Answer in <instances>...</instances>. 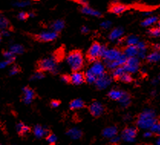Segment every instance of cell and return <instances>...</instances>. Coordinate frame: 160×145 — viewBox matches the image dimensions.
Masks as SVG:
<instances>
[{
  "label": "cell",
  "instance_id": "19",
  "mask_svg": "<svg viewBox=\"0 0 160 145\" xmlns=\"http://www.w3.org/2000/svg\"><path fill=\"white\" fill-rule=\"evenodd\" d=\"M13 27L11 25L10 22L4 15H0V30H7V31H12Z\"/></svg>",
  "mask_w": 160,
  "mask_h": 145
},
{
  "label": "cell",
  "instance_id": "55",
  "mask_svg": "<svg viewBox=\"0 0 160 145\" xmlns=\"http://www.w3.org/2000/svg\"><path fill=\"white\" fill-rule=\"evenodd\" d=\"M150 14H151V13H147V12H146V13H143V16H147V15H150Z\"/></svg>",
  "mask_w": 160,
  "mask_h": 145
},
{
  "label": "cell",
  "instance_id": "47",
  "mask_svg": "<svg viewBox=\"0 0 160 145\" xmlns=\"http://www.w3.org/2000/svg\"><path fill=\"white\" fill-rule=\"evenodd\" d=\"M110 139H111L112 143H118L120 141V137H118L117 135H116V136H114Z\"/></svg>",
  "mask_w": 160,
  "mask_h": 145
},
{
  "label": "cell",
  "instance_id": "53",
  "mask_svg": "<svg viewBox=\"0 0 160 145\" xmlns=\"http://www.w3.org/2000/svg\"><path fill=\"white\" fill-rule=\"evenodd\" d=\"M28 18L29 17H34L35 16V14L34 13H28Z\"/></svg>",
  "mask_w": 160,
  "mask_h": 145
},
{
  "label": "cell",
  "instance_id": "12",
  "mask_svg": "<svg viewBox=\"0 0 160 145\" xmlns=\"http://www.w3.org/2000/svg\"><path fill=\"white\" fill-rule=\"evenodd\" d=\"M90 70L97 77H99V76L102 75L103 74H104V72H105V66H104V65L101 61H95L93 63L92 66L90 68Z\"/></svg>",
  "mask_w": 160,
  "mask_h": 145
},
{
  "label": "cell",
  "instance_id": "20",
  "mask_svg": "<svg viewBox=\"0 0 160 145\" xmlns=\"http://www.w3.org/2000/svg\"><path fill=\"white\" fill-rule=\"evenodd\" d=\"M138 53V49L136 45H127L124 49L123 54L126 56V58H131V57H136Z\"/></svg>",
  "mask_w": 160,
  "mask_h": 145
},
{
  "label": "cell",
  "instance_id": "57",
  "mask_svg": "<svg viewBox=\"0 0 160 145\" xmlns=\"http://www.w3.org/2000/svg\"><path fill=\"white\" fill-rule=\"evenodd\" d=\"M158 28H159V29H160V21L158 22Z\"/></svg>",
  "mask_w": 160,
  "mask_h": 145
},
{
  "label": "cell",
  "instance_id": "18",
  "mask_svg": "<svg viewBox=\"0 0 160 145\" xmlns=\"http://www.w3.org/2000/svg\"><path fill=\"white\" fill-rule=\"evenodd\" d=\"M65 26V22L62 19H57L56 21H55L54 22H52V24L51 25V29L54 31V32H60L61 30L64 29V28Z\"/></svg>",
  "mask_w": 160,
  "mask_h": 145
},
{
  "label": "cell",
  "instance_id": "3",
  "mask_svg": "<svg viewBox=\"0 0 160 145\" xmlns=\"http://www.w3.org/2000/svg\"><path fill=\"white\" fill-rule=\"evenodd\" d=\"M37 71L50 72L53 74L57 73V61L52 56L50 58L41 59L37 62Z\"/></svg>",
  "mask_w": 160,
  "mask_h": 145
},
{
  "label": "cell",
  "instance_id": "13",
  "mask_svg": "<svg viewBox=\"0 0 160 145\" xmlns=\"http://www.w3.org/2000/svg\"><path fill=\"white\" fill-rule=\"evenodd\" d=\"M23 96H22V101L25 104H30L32 101L35 97V93L33 89L29 88L28 86L25 87L23 89Z\"/></svg>",
  "mask_w": 160,
  "mask_h": 145
},
{
  "label": "cell",
  "instance_id": "42",
  "mask_svg": "<svg viewBox=\"0 0 160 145\" xmlns=\"http://www.w3.org/2000/svg\"><path fill=\"white\" fill-rule=\"evenodd\" d=\"M138 51H146V45L144 42H139L136 45Z\"/></svg>",
  "mask_w": 160,
  "mask_h": 145
},
{
  "label": "cell",
  "instance_id": "36",
  "mask_svg": "<svg viewBox=\"0 0 160 145\" xmlns=\"http://www.w3.org/2000/svg\"><path fill=\"white\" fill-rule=\"evenodd\" d=\"M46 140L50 145H55L57 141V137L52 133H49L48 135H47Z\"/></svg>",
  "mask_w": 160,
  "mask_h": 145
},
{
  "label": "cell",
  "instance_id": "50",
  "mask_svg": "<svg viewBox=\"0 0 160 145\" xmlns=\"http://www.w3.org/2000/svg\"><path fill=\"white\" fill-rule=\"evenodd\" d=\"M152 135H153V134H152V133L151 131L150 130V131H146V132L144 133L143 136H144L145 137H150L152 136Z\"/></svg>",
  "mask_w": 160,
  "mask_h": 145
},
{
  "label": "cell",
  "instance_id": "29",
  "mask_svg": "<svg viewBox=\"0 0 160 145\" xmlns=\"http://www.w3.org/2000/svg\"><path fill=\"white\" fill-rule=\"evenodd\" d=\"M119 101H120L123 107H128L130 104V96L128 93H126L124 91V94H123V97L120 98V100Z\"/></svg>",
  "mask_w": 160,
  "mask_h": 145
},
{
  "label": "cell",
  "instance_id": "7",
  "mask_svg": "<svg viewBox=\"0 0 160 145\" xmlns=\"http://www.w3.org/2000/svg\"><path fill=\"white\" fill-rule=\"evenodd\" d=\"M95 85L99 90L107 89L112 83V78L107 74H103L102 75L97 77L95 81Z\"/></svg>",
  "mask_w": 160,
  "mask_h": 145
},
{
  "label": "cell",
  "instance_id": "59",
  "mask_svg": "<svg viewBox=\"0 0 160 145\" xmlns=\"http://www.w3.org/2000/svg\"><path fill=\"white\" fill-rule=\"evenodd\" d=\"M159 128H160V123H159Z\"/></svg>",
  "mask_w": 160,
  "mask_h": 145
},
{
  "label": "cell",
  "instance_id": "41",
  "mask_svg": "<svg viewBox=\"0 0 160 145\" xmlns=\"http://www.w3.org/2000/svg\"><path fill=\"white\" fill-rule=\"evenodd\" d=\"M44 77V72H41V71H37L36 73H35L33 76H32V79H42Z\"/></svg>",
  "mask_w": 160,
  "mask_h": 145
},
{
  "label": "cell",
  "instance_id": "56",
  "mask_svg": "<svg viewBox=\"0 0 160 145\" xmlns=\"http://www.w3.org/2000/svg\"><path fill=\"white\" fill-rule=\"evenodd\" d=\"M127 119H130V115H126V118H125V120H127Z\"/></svg>",
  "mask_w": 160,
  "mask_h": 145
},
{
  "label": "cell",
  "instance_id": "23",
  "mask_svg": "<svg viewBox=\"0 0 160 145\" xmlns=\"http://www.w3.org/2000/svg\"><path fill=\"white\" fill-rule=\"evenodd\" d=\"M16 128L18 134H19L20 137H24L25 135H27L28 133H29L31 131V129H30L29 127L25 125L22 122H20V123L17 124Z\"/></svg>",
  "mask_w": 160,
  "mask_h": 145
},
{
  "label": "cell",
  "instance_id": "44",
  "mask_svg": "<svg viewBox=\"0 0 160 145\" xmlns=\"http://www.w3.org/2000/svg\"><path fill=\"white\" fill-rule=\"evenodd\" d=\"M112 25V22L110 21H104V22H102L100 24V26L103 29H109L110 26H111Z\"/></svg>",
  "mask_w": 160,
  "mask_h": 145
},
{
  "label": "cell",
  "instance_id": "25",
  "mask_svg": "<svg viewBox=\"0 0 160 145\" xmlns=\"http://www.w3.org/2000/svg\"><path fill=\"white\" fill-rule=\"evenodd\" d=\"M70 108L71 110H76V109H80L85 106V103L84 102L83 100L81 99H74L73 101H71L70 103Z\"/></svg>",
  "mask_w": 160,
  "mask_h": 145
},
{
  "label": "cell",
  "instance_id": "5",
  "mask_svg": "<svg viewBox=\"0 0 160 145\" xmlns=\"http://www.w3.org/2000/svg\"><path fill=\"white\" fill-rule=\"evenodd\" d=\"M57 37H58V33L56 32H54V31L42 32V33L35 35L33 36V38L35 40L42 42H51V41H54L55 39H56Z\"/></svg>",
  "mask_w": 160,
  "mask_h": 145
},
{
  "label": "cell",
  "instance_id": "24",
  "mask_svg": "<svg viewBox=\"0 0 160 145\" xmlns=\"http://www.w3.org/2000/svg\"><path fill=\"white\" fill-rule=\"evenodd\" d=\"M124 94V91L118 90V89H113L108 93V96L110 99L114 101H120V98H122Z\"/></svg>",
  "mask_w": 160,
  "mask_h": 145
},
{
  "label": "cell",
  "instance_id": "26",
  "mask_svg": "<svg viewBox=\"0 0 160 145\" xmlns=\"http://www.w3.org/2000/svg\"><path fill=\"white\" fill-rule=\"evenodd\" d=\"M157 22H158V17L150 16L147 17V18H145V19L141 22V25H143V27H147V26H150V25L156 23Z\"/></svg>",
  "mask_w": 160,
  "mask_h": 145
},
{
  "label": "cell",
  "instance_id": "34",
  "mask_svg": "<svg viewBox=\"0 0 160 145\" xmlns=\"http://www.w3.org/2000/svg\"><path fill=\"white\" fill-rule=\"evenodd\" d=\"M125 70L123 68V66H120V67H118L115 69H114V72H113V77L114 78H116V79H119L121 75H123V74L125 73Z\"/></svg>",
  "mask_w": 160,
  "mask_h": 145
},
{
  "label": "cell",
  "instance_id": "28",
  "mask_svg": "<svg viewBox=\"0 0 160 145\" xmlns=\"http://www.w3.org/2000/svg\"><path fill=\"white\" fill-rule=\"evenodd\" d=\"M149 62H157L160 61V51H155L147 56Z\"/></svg>",
  "mask_w": 160,
  "mask_h": 145
},
{
  "label": "cell",
  "instance_id": "45",
  "mask_svg": "<svg viewBox=\"0 0 160 145\" xmlns=\"http://www.w3.org/2000/svg\"><path fill=\"white\" fill-rule=\"evenodd\" d=\"M61 81L65 83H71V78H70L69 75H63L61 76Z\"/></svg>",
  "mask_w": 160,
  "mask_h": 145
},
{
  "label": "cell",
  "instance_id": "9",
  "mask_svg": "<svg viewBox=\"0 0 160 145\" xmlns=\"http://www.w3.org/2000/svg\"><path fill=\"white\" fill-rule=\"evenodd\" d=\"M137 135V130L135 128H126L123 130L121 138L126 142H133Z\"/></svg>",
  "mask_w": 160,
  "mask_h": 145
},
{
  "label": "cell",
  "instance_id": "37",
  "mask_svg": "<svg viewBox=\"0 0 160 145\" xmlns=\"http://www.w3.org/2000/svg\"><path fill=\"white\" fill-rule=\"evenodd\" d=\"M150 36H154V37H159L160 36V29L159 28H152L148 31Z\"/></svg>",
  "mask_w": 160,
  "mask_h": 145
},
{
  "label": "cell",
  "instance_id": "2",
  "mask_svg": "<svg viewBox=\"0 0 160 145\" xmlns=\"http://www.w3.org/2000/svg\"><path fill=\"white\" fill-rule=\"evenodd\" d=\"M67 62L73 72H78L84 65V58L79 50L71 51L67 57Z\"/></svg>",
  "mask_w": 160,
  "mask_h": 145
},
{
  "label": "cell",
  "instance_id": "43",
  "mask_svg": "<svg viewBox=\"0 0 160 145\" xmlns=\"http://www.w3.org/2000/svg\"><path fill=\"white\" fill-rule=\"evenodd\" d=\"M28 18V15L27 13H25V12H21L18 15V19L19 20H21V21H25Z\"/></svg>",
  "mask_w": 160,
  "mask_h": 145
},
{
  "label": "cell",
  "instance_id": "8",
  "mask_svg": "<svg viewBox=\"0 0 160 145\" xmlns=\"http://www.w3.org/2000/svg\"><path fill=\"white\" fill-rule=\"evenodd\" d=\"M122 55V52L117 48H107L103 53L101 58H103L106 61H113Z\"/></svg>",
  "mask_w": 160,
  "mask_h": 145
},
{
  "label": "cell",
  "instance_id": "49",
  "mask_svg": "<svg viewBox=\"0 0 160 145\" xmlns=\"http://www.w3.org/2000/svg\"><path fill=\"white\" fill-rule=\"evenodd\" d=\"M78 2H79L80 5H82V6H88L87 0H78Z\"/></svg>",
  "mask_w": 160,
  "mask_h": 145
},
{
  "label": "cell",
  "instance_id": "4",
  "mask_svg": "<svg viewBox=\"0 0 160 145\" xmlns=\"http://www.w3.org/2000/svg\"><path fill=\"white\" fill-rule=\"evenodd\" d=\"M139 59L137 57H131L128 58L126 62L123 66L126 73H136L139 68Z\"/></svg>",
  "mask_w": 160,
  "mask_h": 145
},
{
  "label": "cell",
  "instance_id": "10",
  "mask_svg": "<svg viewBox=\"0 0 160 145\" xmlns=\"http://www.w3.org/2000/svg\"><path fill=\"white\" fill-rule=\"evenodd\" d=\"M127 58L124 54H122L116 60L113 61H106V65L107 67L109 69H115L116 68L120 67V66H123L125 63L126 62Z\"/></svg>",
  "mask_w": 160,
  "mask_h": 145
},
{
  "label": "cell",
  "instance_id": "38",
  "mask_svg": "<svg viewBox=\"0 0 160 145\" xmlns=\"http://www.w3.org/2000/svg\"><path fill=\"white\" fill-rule=\"evenodd\" d=\"M31 4L30 1H18L13 3V6L16 7H25Z\"/></svg>",
  "mask_w": 160,
  "mask_h": 145
},
{
  "label": "cell",
  "instance_id": "40",
  "mask_svg": "<svg viewBox=\"0 0 160 145\" xmlns=\"http://www.w3.org/2000/svg\"><path fill=\"white\" fill-rule=\"evenodd\" d=\"M2 54L7 59H12V60H15V54H13L11 51H3Z\"/></svg>",
  "mask_w": 160,
  "mask_h": 145
},
{
  "label": "cell",
  "instance_id": "16",
  "mask_svg": "<svg viewBox=\"0 0 160 145\" xmlns=\"http://www.w3.org/2000/svg\"><path fill=\"white\" fill-rule=\"evenodd\" d=\"M124 30L121 27H117L112 30L109 35V39L110 41H118L122 38Z\"/></svg>",
  "mask_w": 160,
  "mask_h": 145
},
{
  "label": "cell",
  "instance_id": "60",
  "mask_svg": "<svg viewBox=\"0 0 160 145\" xmlns=\"http://www.w3.org/2000/svg\"><path fill=\"white\" fill-rule=\"evenodd\" d=\"M159 79H160V75H159Z\"/></svg>",
  "mask_w": 160,
  "mask_h": 145
},
{
  "label": "cell",
  "instance_id": "27",
  "mask_svg": "<svg viewBox=\"0 0 160 145\" xmlns=\"http://www.w3.org/2000/svg\"><path fill=\"white\" fill-rule=\"evenodd\" d=\"M67 134L68 136H70V137L73 139H79L81 137V136H82V132H81V130L77 128L70 129V130L67 131Z\"/></svg>",
  "mask_w": 160,
  "mask_h": 145
},
{
  "label": "cell",
  "instance_id": "33",
  "mask_svg": "<svg viewBox=\"0 0 160 145\" xmlns=\"http://www.w3.org/2000/svg\"><path fill=\"white\" fill-rule=\"evenodd\" d=\"M64 55V49L63 48H60L58 50H57L54 53V55H52V57L55 59V60L57 61V63L58 61H60L61 60H62L63 59Z\"/></svg>",
  "mask_w": 160,
  "mask_h": 145
},
{
  "label": "cell",
  "instance_id": "52",
  "mask_svg": "<svg viewBox=\"0 0 160 145\" xmlns=\"http://www.w3.org/2000/svg\"><path fill=\"white\" fill-rule=\"evenodd\" d=\"M158 82H159L158 79H156V78H154L153 80L152 81V84H157V83H158Z\"/></svg>",
  "mask_w": 160,
  "mask_h": 145
},
{
  "label": "cell",
  "instance_id": "14",
  "mask_svg": "<svg viewBox=\"0 0 160 145\" xmlns=\"http://www.w3.org/2000/svg\"><path fill=\"white\" fill-rule=\"evenodd\" d=\"M71 78V83L75 85L83 84L85 82V75L83 72H73V74L70 76Z\"/></svg>",
  "mask_w": 160,
  "mask_h": 145
},
{
  "label": "cell",
  "instance_id": "32",
  "mask_svg": "<svg viewBox=\"0 0 160 145\" xmlns=\"http://www.w3.org/2000/svg\"><path fill=\"white\" fill-rule=\"evenodd\" d=\"M10 51L13 54H17V55H20L22 54L25 52V48L23 47L20 45H15L11 47Z\"/></svg>",
  "mask_w": 160,
  "mask_h": 145
},
{
  "label": "cell",
  "instance_id": "15",
  "mask_svg": "<svg viewBox=\"0 0 160 145\" xmlns=\"http://www.w3.org/2000/svg\"><path fill=\"white\" fill-rule=\"evenodd\" d=\"M129 8V7L126 5L121 4V3H115V4H113L109 8V12L112 13H114L115 15H120L122 14L123 13H124L125 11L127 10Z\"/></svg>",
  "mask_w": 160,
  "mask_h": 145
},
{
  "label": "cell",
  "instance_id": "21",
  "mask_svg": "<svg viewBox=\"0 0 160 145\" xmlns=\"http://www.w3.org/2000/svg\"><path fill=\"white\" fill-rule=\"evenodd\" d=\"M117 128L114 126L107 128L103 130V135L107 138H112L114 136H116L117 135Z\"/></svg>",
  "mask_w": 160,
  "mask_h": 145
},
{
  "label": "cell",
  "instance_id": "31",
  "mask_svg": "<svg viewBox=\"0 0 160 145\" xmlns=\"http://www.w3.org/2000/svg\"><path fill=\"white\" fill-rule=\"evenodd\" d=\"M139 42V38L136 36H134V35H131V36H128L126 40V43L127 45H136L137 43Z\"/></svg>",
  "mask_w": 160,
  "mask_h": 145
},
{
  "label": "cell",
  "instance_id": "51",
  "mask_svg": "<svg viewBox=\"0 0 160 145\" xmlns=\"http://www.w3.org/2000/svg\"><path fill=\"white\" fill-rule=\"evenodd\" d=\"M154 48H156V51H159L160 49V45L159 44H156L154 45Z\"/></svg>",
  "mask_w": 160,
  "mask_h": 145
},
{
  "label": "cell",
  "instance_id": "35",
  "mask_svg": "<svg viewBox=\"0 0 160 145\" xmlns=\"http://www.w3.org/2000/svg\"><path fill=\"white\" fill-rule=\"evenodd\" d=\"M118 80L121 81V82H124V83H130V82H131L133 81V78L131 77L130 74L125 72L123 75L120 76V78H119Z\"/></svg>",
  "mask_w": 160,
  "mask_h": 145
},
{
  "label": "cell",
  "instance_id": "17",
  "mask_svg": "<svg viewBox=\"0 0 160 145\" xmlns=\"http://www.w3.org/2000/svg\"><path fill=\"white\" fill-rule=\"evenodd\" d=\"M80 12L83 13V14H85V15H93V16L95 17H101L102 16V13L98 10H95L94 8H91L88 6H83L81 8H80Z\"/></svg>",
  "mask_w": 160,
  "mask_h": 145
},
{
  "label": "cell",
  "instance_id": "1",
  "mask_svg": "<svg viewBox=\"0 0 160 145\" xmlns=\"http://www.w3.org/2000/svg\"><path fill=\"white\" fill-rule=\"evenodd\" d=\"M157 122L156 114L152 110H145L142 112L137 119V126L142 129H150Z\"/></svg>",
  "mask_w": 160,
  "mask_h": 145
},
{
  "label": "cell",
  "instance_id": "54",
  "mask_svg": "<svg viewBox=\"0 0 160 145\" xmlns=\"http://www.w3.org/2000/svg\"><path fill=\"white\" fill-rule=\"evenodd\" d=\"M156 145H160V137H159V138L157 139V141H156Z\"/></svg>",
  "mask_w": 160,
  "mask_h": 145
},
{
  "label": "cell",
  "instance_id": "22",
  "mask_svg": "<svg viewBox=\"0 0 160 145\" xmlns=\"http://www.w3.org/2000/svg\"><path fill=\"white\" fill-rule=\"evenodd\" d=\"M34 134L35 135V137H37L38 138H41L45 135H48L49 130L48 129L43 128L41 125H36L34 128Z\"/></svg>",
  "mask_w": 160,
  "mask_h": 145
},
{
  "label": "cell",
  "instance_id": "46",
  "mask_svg": "<svg viewBox=\"0 0 160 145\" xmlns=\"http://www.w3.org/2000/svg\"><path fill=\"white\" fill-rule=\"evenodd\" d=\"M61 102L58 100H52L51 101V106L53 107H57L60 105Z\"/></svg>",
  "mask_w": 160,
  "mask_h": 145
},
{
  "label": "cell",
  "instance_id": "6",
  "mask_svg": "<svg viewBox=\"0 0 160 145\" xmlns=\"http://www.w3.org/2000/svg\"><path fill=\"white\" fill-rule=\"evenodd\" d=\"M100 45L98 42H94L87 52V57H88L89 61H92V62L97 61V59L100 57Z\"/></svg>",
  "mask_w": 160,
  "mask_h": 145
},
{
  "label": "cell",
  "instance_id": "48",
  "mask_svg": "<svg viewBox=\"0 0 160 145\" xmlns=\"http://www.w3.org/2000/svg\"><path fill=\"white\" fill-rule=\"evenodd\" d=\"M81 32L84 34L88 33L89 32L88 27H87V26H82V28H81Z\"/></svg>",
  "mask_w": 160,
  "mask_h": 145
},
{
  "label": "cell",
  "instance_id": "30",
  "mask_svg": "<svg viewBox=\"0 0 160 145\" xmlns=\"http://www.w3.org/2000/svg\"><path fill=\"white\" fill-rule=\"evenodd\" d=\"M85 75V81L87 82H88L90 84H92V83H94L96 79H97V76L95 75L94 74L91 72V70L89 69L87 71L86 74L84 75Z\"/></svg>",
  "mask_w": 160,
  "mask_h": 145
},
{
  "label": "cell",
  "instance_id": "11",
  "mask_svg": "<svg viewBox=\"0 0 160 145\" xmlns=\"http://www.w3.org/2000/svg\"><path fill=\"white\" fill-rule=\"evenodd\" d=\"M89 110L94 117H99L104 112V107L99 101H94L90 105Z\"/></svg>",
  "mask_w": 160,
  "mask_h": 145
},
{
  "label": "cell",
  "instance_id": "39",
  "mask_svg": "<svg viewBox=\"0 0 160 145\" xmlns=\"http://www.w3.org/2000/svg\"><path fill=\"white\" fill-rule=\"evenodd\" d=\"M21 67L18 65H12V67L10 69V72H9V74H10V75H14L15 74H18L19 72H21Z\"/></svg>",
  "mask_w": 160,
  "mask_h": 145
},
{
  "label": "cell",
  "instance_id": "58",
  "mask_svg": "<svg viewBox=\"0 0 160 145\" xmlns=\"http://www.w3.org/2000/svg\"><path fill=\"white\" fill-rule=\"evenodd\" d=\"M1 39H2V34L0 33V42H1Z\"/></svg>",
  "mask_w": 160,
  "mask_h": 145
}]
</instances>
